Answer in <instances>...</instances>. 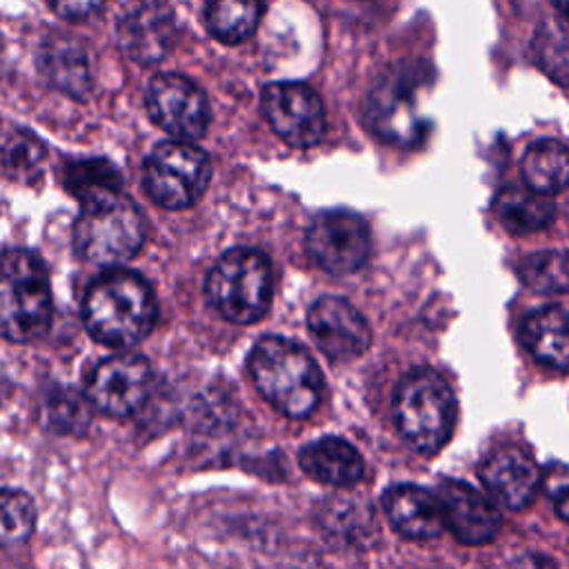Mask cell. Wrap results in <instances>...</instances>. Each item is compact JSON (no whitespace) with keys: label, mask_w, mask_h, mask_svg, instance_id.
Here are the masks:
<instances>
[{"label":"cell","mask_w":569,"mask_h":569,"mask_svg":"<svg viewBox=\"0 0 569 569\" xmlns=\"http://www.w3.org/2000/svg\"><path fill=\"white\" fill-rule=\"evenodd\" d=\"M158 305L149 282L124 269L98 276L82 302V320L93 340L124 349L149 336Z\"/></svg>","instance_id":"obj_1"},{"label":"cell","mask_w":569,"mask_h":569,"mask_svg":"<svg viewBox=\"0 0 569 569\" xmlns=\"http://www.w3.org/2000/svg\"><path fill=\"white\" fill-rule=\"evenodd\" d=\"M249 373L262 398L289 418H307L320 402V369L309 351L289 338H260L249 353Z\"/></svg>","instance_id":"obj_2"},{"label":"cell","mask_w":569,"mask_h":569,"mask_svg":"<svg viewBox=\"0 0 569 569\" xmlns=\"http://www.w3.org/2000/svg\"><path fill=\"white\" fill-rule=\"evenodd\" d=\"M51 284L40 256L27 249L0 253V338L31 342L51 322Z\"/></svg>","instance_id":"obj_3"},{"label":"cell","mask_w":569,"mask_h":569,"mask_svg":"<svg viewBox=\"0 0 569 569\" xmlns=\"http://www.w3.org/2000/svg\"><path fill=\"white\" fill-rule=\"evenodd\" d=\"M393 418L407 445L420 453H436L451 436L456 400L449 385L429 369H413L396 387Z\"/></svg>","instance_id":"obj_4"},{"label":"cell","mask_w":569,"mask_h":569,"mask_svg":"<svg viewBox=\"0 0 569 569\" xmlns=\"http://www.w3.org/2000/svg\"><path fill=\"white\" fill-rule=\"evenodd\" d=\"M211 307L236 325L260 320L273 291V273L264 253L247 247L227 251L211 267L204 284Z\"/></svg>","instance_id":"obj_5"},{"label":"cell","mask_w":569,"mask_h":569,"mask_svg":"<svg viewBox=\"0 0 569 569\" xmlns=\"http://www.w3.org/2000/svg\"><path fill=\"white\" fill-rule=\"evenodd\" d=\"M144 242V222L138 207L118 193L82 202L73 224L76 251L96 264H120Z\"/></svg>","instance_id":"obj_6"},{"label":"cell","mask_w":569,"mask_h":569,"mask_svg":"<svg viewBox=\"0 0 569 569\" xmlns=\"http://www.w3.org/2000/svg\"><path fill=\"white\" fill-rule=\"evenodd\" d=\"M209 178V156L184 140L160 142L142 167V184L149 198L164 209L191 207L204 193Z\"/></svg>","instance_id":"obj_7"},{"label":"cell","mask_w":569,"mask_h":569,"mask_svg":"<svg viewBox=\"0 0 569 569\" xmlns=\"http://www.w3.org/2000/svg\"><path fill=\"white\" fill-rule=\"evenodd\" d=\"M425 71L398 64L387 69L367 96V120L371 129L391 142L409 144L420 138L425 118L420 113V91L427 87Z\"/></svg>","instance_id":"obj_8"},{"label":"cell","mask_w":569,"mask_h":569,"mask_svg":"<svg viewBox=\"0 0 569 569\" xmlns=\"http://www.w3.org/2000/svg\"><path fill=\"white\" fill-rule=\"evenodd\" d=\"M151 365L138 353L102 358L87 376V398L111 418L136 413L151 391Z\"/></svg>","instance_id":"obj_9"},{"label":"cell","mask_w":569,"mask_h":569,"mask_svg":"<svg viewBox=\"0 0 569 569\" xmlns=\"http://www.w3.org/2000/svg\"><path fill=\"white\" fill-rule=\"evenodd\" d=\"M307 249L318 267L333 276H347L367 262L371 236L358 213L331 209L316 216L309 224Z\"/></svg>","instance_id":"obj_10"},{"label":"cell","mask_w":569,"mask_h":569,"mask_svg":"<svg viewBox=\"0 0 569 569\" xmlns=\"http://www.w3.org/2000/svg\"><path fill=\"white\" fill-rule=\"evenodd\" d=\"M151 120L178 140H196L207 131L209 104L198 84L180 73H158L147 87Z\"/></svg>","instance_id":"obj_11"},{"label":"cell","mask_w":569,"mask_h":569,"mask_svg":"<svg viewBox=\"0 0 569 569\" xmlns=\"http://www.w3.org/2000/svg\"><path fill=\"white\" fill-rule=\"evenodd\" d=\"M262 111L271 129L293 147H311L322 140L327 118L313 89L302 82H271L262 91Z\"/></svg>","instance_id":"obj_12"},{"label":"cell","mask_w":569,"mask_h":569,"mask_svg":"<svg viewBox=\"0 0 569 569\" xmlns=\"http://www.w3.org/2000/svg\"><path fill=\"white\" fill-rule=\"evenodd\" d=\"M309 333L333 362H349L367 351L371 331L360 311L338 296L318 298L307 313Z\"/></svg>","instance_id":"obj_13"},{"label":"cell","mask_w":569,"mask_h":569,"mask_svg":"<svg viewBox=\"0 0 569 569\" xmlns=\"http://www.w3.org/2000/svg\"><path fill=\"white\" fill-rule=\"evenodd\" d=\"M176 33L169 0H129L118 20L120 49L140 64L160 62Z\"/></svg>","instance_id":"obj_14"},{"label":"cell","mask_w":569,"mask_h":569,"mask_svg":"<svg viewBox=\"0 0 569 569\" xmlns=\"http://www.w3.org/2000/svg\"><path fill=\"white\" fill-rule=\"evenodd\" d=\"M442 525L465 545H485L496 538L500 516L496 507L471 485L447 478L436 491Z\"/></svg>","instance_id":"obj_15"},{"label":"cell","mask_w":569,"mask_h":569,"mask_svg":"<svg viewBox=\"0 0 569 569\" xmlns=\"http://www.w3.org/2000/svg\"><path fill=\"white\" fill-rule=\"evenodd\" d=\"M480 480L500 507L522 509L540 487V469L522 449L502 447L482 462Z\"/></svg>","instance_id":"obj_16"},{"label":"cell","mask_w":569,"mask_h":569,"mask_svg":"<svg viewBox=\"0 0 569 569\" xmlns=\"http://www.w3.org/2000/svg\"><path fill=\"white\" fill-rule=\"evenodd\" d=\"M382 509L391 527L405 538L429 540L442 531L438 498L418 485H393L382 496Z\"/></svg>","instance_id":"obj_17"},{"label":"cell","mask_w":569,"mask_h":569,"mask_svg":"<svg viewBox=\"0 0 569 569\" xmlns=\"http://www.w3.org/2000/svg\"><path fill=\"white\" fill-rule=\"evenodd\" d=\"M38 67L58 91L84 100L91 89V64L87 49L69 36H49L38 51Z\"/></svg>","instance_id":"obj_18"},{"label":"cell","mask_w":569,"mask_h":569,"mask_svg":"<svg viewBox=\"0 0 569 569\" xmlns=\"http://www.w3.org/2000/svg\"><path fill=\"white\" fill-rule=\"evenodd\" d=\"M298 462L307 476L331 487H351L365 476V462L356 447L336 436L307 442L298 453Z\"/></svg>","instance_id":"obj_19"},{"label":"cell","mask_w":569,"mask_h":569,"mask_svg":"<svg viewBox=\"0 0 569 569\" xmlns=\"http://www.w3.org/2000/svg\"><path fill=\"white\" fill-rule=\"evenodd\" d=\"M525 345L531 356L553 369L569 371V311L562 307H542L533 311L522 327Z\"/></svg>","instance_id":"obj_20"},{"label":"cell","mask_w":569,"mask_h":569,"mask_svg":"<svg viewBox=\"0 0 569 569\" xmlns=\"http://www.w3.org/2000/svg\"><path fill=\"white\" fill-rule=\"evenodd\" d=\"M522 176L529 189L551 196L569 187V149L556 140H538L522 156Z\"/></svg>","instance_id":"obj_21"},{"label":"cell","mask_w":569,"mask_h":569,"mask_svg":"<svg viewBox=\"0 0 569 569\" xmlns=\"http://www.w3.org/2000/svg\"><path fill=\"white\" fill-rule=\"evenodd\" d=\"M496 216L502 222L505 229L513 231V233H533L540 231L545 227H549V222L553 220V202L533 191V189H522V187H509L505 191H500V196L496 198Z\"/></svg>","instance_id":"obj_22"},{"label":"cell","mask_w":569,"mask_h":569,"mask_svg":"<svg viewBox=\"0 0 569 569\" xmlns=\"http://www.w3.org/2000/svg\"><path fill=\"white\" fill-rule=\"evenodd\" d=\"M47 160L44 144L18 124H0V173L13 180L36 178Z\"/></svg>","instance_id":"obj_23"},{"label":"cell","mask_w":569,"mask_h":569,"mask_svg":"<svg viewBox=\"0 0 569 569\" xmlns=\"http://www.w3.org/2000/svg\"><path fill=\"white\" fill-rule=\"evenodd\" d=\"M264 11V0H207L204 18L213 38L224 44L247 40Z\"/></svg>","instance_id":"obj_24"},{"label":"cell","mask_w":569,"mask_h":569,"mask_svg":"<svg viewBox=\"0 0 569 569\" xmlns=\"http://www.w3.org/2000/svg\"><path fill=\"white\" fill-rule=\"evenodd\" d=\"M531 53L536 64L562 87H569V20L547 18L538 24Z\"/></svg>","instance_id":"obj_25"},{"label":"cell","mask_w":569,"mask_h":569,"mask_svg":"<svg viewBox=\"0 0 569 569\" xmlns=\"http://www.w3.org/2000/svg\"><path fill=\"white\" fill-rule=\"evenodd\" d=\"M91 402L76 389L53 387L42 402V422L58 433L82 436L91 427Z\"/></svg>","instance_id":"obj_26"},{"label":"cell","mask_w":569,"mask_h":569,"mask_svg":"<svg viewBox=\"0 0 569 569\" xmlns=\"http://www.w3.org/2000/svg\"><path fill=\"white\" fill-rule=\"evenodd\" d=\"M520 280L538 293H567L569 291V251L545 249L529 253L518 264Z\"/></svg>","instance_id":"obj_27"},{"label":"cell","mask_w":569,"mask_h":569,"mask_svg":"<svg viewBox=\"0 0 569 569\" xmlns=\"http://www.w3.org/2000/svg\"><path fill=\"white\" fill-rule=\"evenodd\" d=\"M64 184L80 202H89L100 196L118 193L122 180L118 169L109 160L93 158L69 162L64 167Z\"/></svg>","instance_id":"obj_28"},{"label":"cell","mask_w":569,"mask_h":569,"mask_svg":"<svg viewBox=\"0 0 569 569\" xmlns=\"http://www.w3.org/2000/svg\"><path fill=\"white\" fill-rule=\"evenodd\" d=\"M36 527V505L20 489H0V547L22 542Z\"/></svg>","instance_id":"obj_29"},{"label":"cell","mask_w":569,"mask_h":569,"mask_svg":"<svg viewBox=\"0 0 569 569\" xmlns=\"http://www.w3.org/2000/svg\"><path fill=\"white\" fill-rule=\"evenodd\" d=\"M542 485L556 507V513L569 522V465H551L545 471Z\"/></svg>","instance_id":"obj_30"},{"label":"cell","mask_w":569,"mask_h":569,"mask_svg":"<svg viewBox=\"0 0 569 569\" xmlns=\"http://www.w3.org/2000/svg\"><path fill=\"white\" fill-rule=\"evenodd\" d=\"M51 9L69 20H82L96 13L102 4V0H49Z\"/></svg>","instance_id":"obj_31"},{"label":"cell","mask_w":569,"mask_h":569,"mask_svg":"<svg viewBox=\"0 0 569 569\" xmlns=\"http://www.w3.org/2000/svg\"><path fill=\"white\" fill-rule=\"evenodd\" d=\"M509 569H558L556 562L542 553H520L511 560Z\"/></svg>","instance_id":"obj_32"},{"label":"cell","mask_w":569,"mask_h":569,"mask_svg":"<svg viewBox=\"0 0 569 569\" xmlns=\"http://www.w3.org/2000/svg\"><path fill=\"white\" fill-rule=\"evenodd\" d=\"M553 4L560 9L562 18H565V20H569V0H553Z\"/></svg>","instance_id":"obj_33"}]
</instances>
